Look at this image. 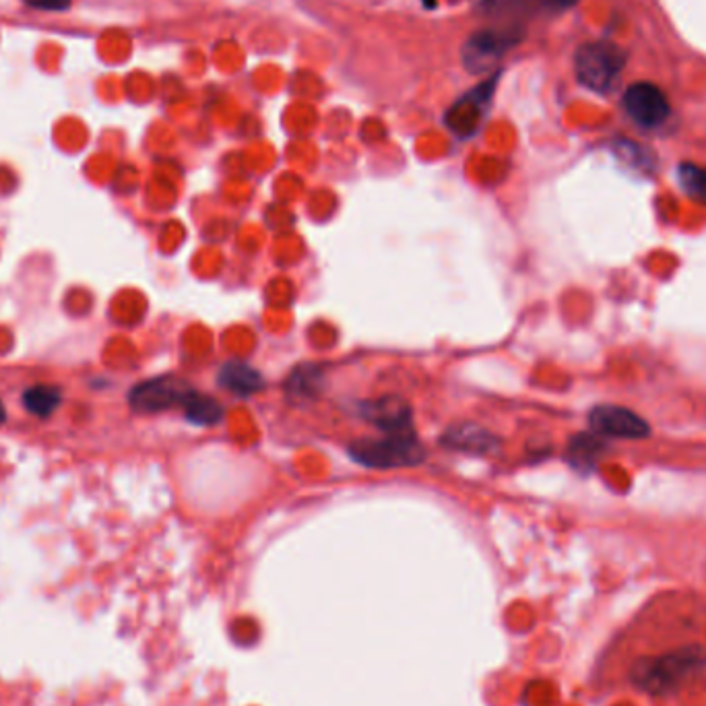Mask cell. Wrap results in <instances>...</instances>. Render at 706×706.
I'll return each instance as SVG.
<instances>
[{
  "label": "cell",
  "mask_w": 706,
  "mask_h": 706,
  "mask_svg": "<svg viewBox=\"0 0 706 706\" xmlns=\"http://www.w3.org/2000/svg\"><path fill=\"white\" fill-rule=\"evenodd\" d=\"M706 668V651L703 647H682L654 659H640L632 668V680L638 688L663 694L677 688L692 673Z\"/></svg>",
  "instance_id": "6da1fadb"
},
{
  "label": "cell",
  "mask_w": 706,
  "mask_h": 706,
  "mask_svg": "<svg viewBox=\"0 0 706 706\" xmlns=\"http://www.w3.org/2000/svg\"><path fill=\"white\" fill-rule=\"evenodd\" d=\"M351 459L360 466L377 469H395L412 467L424 461L426 450L417 442L415 432L412 434H386L380 440H360L349 448Z\"/></svg>",
  "instance_id": "7a4b0ae2"
},
{
  "label": "cell",
  "mask_w": 706,
  "mask_h": 706,
  "mask_svg": "<svg viewBox=\"0 0 706 706\" xmlns=\"http://www.w3.org/2000/svg\"><path fill=\"white\" fill-rule=\"evenodd\" d=\"M626 53L612 42H593L579 48L574 56L576 79L591 91L605 93L618 81L626 67Z\"/></svg>",
  "instance_id": "3957f363"
},
{
  "label": "cell",
  "mask_w": 706,
  "mask_h": 706,
  "mask_svg": "<svg viewBox=\"0 0 706 706\" xmlns=\"http://www.w3.org/2000/svg\"><path fill=\"white\" fill-rule=\"evenodd\" d=\"M192 395L190 384L176 377H159V379L141 382L128 396L131 407L138 414H157L172 407H182Z\"/></svg>",
  "instance_id": "277c9868"
},
{
  "label": "cell",
  "mask_w": 706,
  "mask_h": 706,
  "mask_svg": "<svg viewBox=\"0 0 706 706\" xmlns=\"http://www.w3.org/2000/svg\"><path fill=\"white\" fill-rule=\"evenodd\" d=\"M621 104L628 116L645 128H654L670 116V102L665 93L653 83H635L628 87Z\"/></svg>",
  "instance_id": "5b68a950"
},
{
  "label": "cell",
  "mask_w": 706,
  "mask_h": 706,
  "mask_svg": "<svg viewBox=\"0 0 706 706\" xmlns=\"http://www.w3.org/2000/svg\"><path fill=\"white\" fill-rule=\"evenodd\" d=\"M591 428L597 436L640 440L651 434L649 424L640 415L620 405H599L591 412Z\"/></svg>",
  "instance_id": "8992f818"
},
{
  "label": "cell",
  "mask_w": 706,
  "mask_h": 706,
  "mask_svg": "<svg viewBox=\"0 0 706 706\" xmlns=\"http://www.w3.org/2000/svg\"><path fill=\"white\" fill-rule=\"evenodd\" d=\"M517 37L508 32L482 30L471 35L463 46V65L471 72H485L492 69L504 54L515 46Z\"/></svg>",
  "instance_id": "52a82bcc"
},
{
  "label": "cell",
  "mask_w": 706,
  "mask_h": 706,
  "mask_svg": "<svg viewBox=\"0 0 706 706\" xmlns=\"http://www.w3.org/2000/svg\"><path fill=\"white\" fill-rule=\"evenodd\" d=\"M494 89H496V77L488 79L483 86L475 87L471 93L463 96L457 104L448 110V128L459 137L473 135L478 131V126L482 124L488 104L492 102Z\"/></svg>",
  "instance_id": "ba28073f"
},
{
  "label": "cell",
  "mask_w": 706,
  "mask_h": 706,
  "mask_svg": "<svg viewBox=\"0 0 706 706\" xmlns=\"http://www.w3.org/2000/svg\"><path fill=\"white\" fill-rule=\"evenodd\" d=\"M362 415L384 434H412V410L399 396H382L377 401L363 403Z\"/></svg>",
  "instance_id": "9c48e42d"
},
{
  "label": "cell",
  "mask_w": 706,
  "mask_h": 706,
  "mask_svg": "<svg viewBox=\"0 0 706 706\" xmlns=\"http://www.w3.org/2000/svg\"><path fill=\"white\" fill-rule=\"evenodd\" d=\"M220 382L234 395L248 396L259 393L265 380L253 366L244 362L225 363L220 372Z\"/></svg>",
  "instance_id": "30bf717a"
},
{
  "label": "cell",
  "mask_w": 706,
  "mask_h": 706,
  "mask_svg": "<svg viewBox=\"0 0 706 706\" xmlns=\"http://www.w3.org/2000/svg\"><path fill=\"white\" fill-rule=\"evenodd\" d=\"M445 445L467 450V452H490L492 448L496 447V440L490 432H485L483 428H478L473 424H461L445 434Z\"/></svg>",
  "instance_id": "8fae6325"
},
{
  "label": "cell",
  "mask_w": 706,
  "mask_h": 706,
  "mask_svg": "<svg viewBox=\"0 0 706 706\" xmlns=\"http://www.w3.org/2000/svg\"><path fill=\"white\" fill-rule=\"evenodd\" d=\"M603 447L602 436L597 434H579L572 438L569 447V461L572 467L585 471V469H593L597 459L602 457Z\"/></svg>",
  "instance_id": "7c38bea8"
},
{
  "label": "cell",
  "mask_w": 706,
  "mask_h": 706,
  "mask_svg": "<svg viewBox=\"0 0 706 706\" xmlns=\"http://www.w3.org/2000/svg\"><path fill=\"white\" fill-rule=\"evenodd\" d=\"M182 410L190 422L199 424V426H213L224 415V410L220 407V403L213 396L201 395L197 391H192V395L187 399Z\"/></svg>",
  "instance_id": "4fadbf2b"
},
{
  "label": "cell",
  "mask_w": 706,
  "mask_h": 706,
  "mask_svg": "<svg viewBox=\"0 0 706 706\" xmlns=\"http://www.w3.org/2000/svg\"><path fill=\"white\" fill-rule=\"evenodd\" d=\"M60 399H63V393L56 386L35 384L25 391L23 403L30 414L37 415V417H48L58 410Z\"/></svg>",
  "instance_id": "5bb4252c"
},
{
  "label": "cell",
  "mask_w": 706,
  "mask_h": 706,
  "mask_svg": "<svg viewBox=\"0 0 706 706\" xmlns=\"http://www.w3.org/2000/svg\"><path fill=\"white\" fill-rule=\"evenodd\" d=\"M677 180H680V187L686 190V194H690L696 201H701V203H706L705 168H698L694 164H682L677 168Z\"/></svg>",
  "instance_id": "9a60e30c"
},
{
  "label": "cell",
  "mask_w": 706,
  "mask_h": 706,
  "mask_svg": "<svg viewBox=\"0 0 706 706\" xmlns=\"http://www.w3.org/2000/svg\"><path fill=\"white\" fill-rule=\"evenodd\" d=\"M321 372L318 368H312V366H304V368H298L293 372L292 379H290V393L298 396H309L312 393H316L321 389Z\"/></svg>",
  "instance_id": "2e32d148"
},
{
  "label": "cell",
  "mask_w": 706,
  "mask_h": 706,
  "mask_svg": "<svg viewBox=\"0 0 706 706\" xmlns=\"http://www.w3.org/2000/svg\"><path fill=\"white\" fill-rule=\"evenodd\" d=\"M23 2L37 11H65L70 7V0H23Z\"/></svg>",
  "instance_id": "e0dca14e"
},
{
  "label": "cell",
  "mask_w": 706,
  "mask_h": 706,
  "mask_svg": "<svg viewBox=\"0 0 706 706\" xmlns=\"http://www.w3.org/2000/svg\"><path fill=\"white\" fill-rule=\"evenodd\" d=\"M550 2L553 7H558V9H569L572 4H576L579 0H550Z\"/></svg>",
  "instance_id": "ac0fdd59"
},
{
  "label": "cell",
  "mask_w": 706,
  "mask_h": 706,
  "mask_svg": "<svg viewBox=\"0 0 706 706\" xmlns=\"http://www.w3.org/2000/svg\"><path fill=\"white\" fill-rule=\"evenodd\" d=\"M4 417H7V412H4V405L0 403V424L4 422Z\"/></svg>",
  "instance_id": "d6986e66"
}]
</instances>
